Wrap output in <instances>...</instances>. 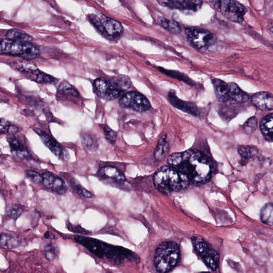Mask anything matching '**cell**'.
I'll return each mask as SVG.
<instances>
[{"mask_svg":"<svg viewBox=\"0 0 273 273\" xmlns=\"http://www.w3.org/2000/svg\"><path fill=\"white\" fill-rule=\"evenodd\" d=\"M168 166L174 168L187 186L190 183L199 185L207 182L211 177L212 168L206 156L196 150L171 154Z\"/></svg>","mask_w":273,"mask_h":273,"instance_id":"6da1fadb","label":"cell"},{"mask_svg":"<svg viewBox=\"0 0 273 273\" xmlns=\"http://www.w3.org/2000/svg\"><path fill=\"white\" fill-rule=\"evenodd\" d=\"M74 239L98 258H106L114 264L119 265L125 259L135 260L136 258L135 254L127 249L109 244L96 239L76 235Z\"/></svg>","mask_w":273,"mask_h":273,"instance_id":"7a4b0ae2","label":"cell"},{"mask_svg":"<svg viewBox=\"0 0 273 273\" xmlns=\"http://www.w3.org/2000/svg\"><path fill=\"white\" fill-rule=\"evenodd\" d=\"M181 256L179 245L173 241H166L157 248L154 256L156 269L160 273H167L177 265Z\"/></svg>","mask_w":273,"mask_h":273,"instance_id":"3957f363","label":"cell"},{"mask_svg":"<svg viewBox=\"0 0 273 273\" xmlns=\"http://www.w3.org/2000/svg\"><path fill=\"white\" fill-rule=\"evenodd\" d=\"M153 181L157 190L166 194L183 190L187 187L179 173L169 166L159 168L155 173Z\"/></svg>","mask_w":273,"mask_h":273,"instance_id":"277c9868","label":"cell"},{"mask_svg":"<svg viewBox=\"0 0 273 273\" xmlns=\"http://www.w3.org/2000/svg\"><path fill=\"white\" fill-rule=\"evenodd\" d=\"M130 85V81L125 77H115L110 80L98 78L93 82V89L100 98L112 101L121 95Z\"/></svg>","mask_w":273,"mask_h":273,"instance_id":"5b68a950","label":"cell"},{"mask_svg":"<svg viewBox=\"0 0 273 273\" xmlns=\"http://www.w3.org/2000/svg\"><path fill=\"white\" fill-rule=\"evenodd\" d=\"M0 52L1 54L18 56L27 60L35 59L40 55L37 47L31 43H23L8 39H1Z\"/></svg>","mask_w":273,"mask_h":273,"instance_id":"8992f818","label":"cell"},{"mask_svg":"<svg viewBox=\"0 0 273 273\" xmlns=\"http://www.w3.org/2000/svg\"><path fill=\"white\" fill-rule=\"evenodd\" d=\"M89 19L101 33L108 39L115 40L119 39L123 33L121 24L102 14H91Z\"/></svg>","mask_w":273,"mask_h":273,"instance_id":"52a82bcc","label":"cell"},{"mask_svg":"<svg viewBox=\"0 0 273 273\" xmlns=\"http://www.w3.org/2000/svg\"><path fill=\"white\" fill-rule=\"evenodd\" d=\"M211 3L225 18L235 23H242L247 12L243 5L236 1L223 0L212 1Z\"/></svg>","mask_w":273,"mask_h":273,"instance_id":"ba28073f","label":"cell"},{"mask_svg":"<svg viewBox=\"0 0 273 273\" xmlns=\"http://www.w3.org/2000/svg\"><path fill=\"white\" fill-rule=\"evenodd\" d=\"M185 33L189 43L197 50L207 49L216 43V36L211 31L202 28H187Z\"/></svg>","mask_w":273,"mask_h":273,"instance_id":"9c48e42d","label":"cell"},{"mask_svg":"<svg viewBox=\"0 0 273 273\" xmlns=\"http://www.w3.org/2000/svg\"><path fill=\"white\" fill-rule=\"evenodd\" d=\"M119 104L123 107L138 112H143L151 108V104L143 94L136 91H130L125 93L120 98Z\"/></svg>","mask_w":273,"mask_h":273,"instance_id":"30bf717a","label":"cell"},{"mask_svg":"<svg viewBox=\"0 0 273 273\" xmlns=\"http://www.w3.org/2000/svg\"><path fill=\"white\" fill-rule=\"evenodd\" d=\"M98 177L110 184L123 186L126 182L124 175L117 168L112 166H106L100 169L97 173Z\"/></svg>","mask_w":273,"mask_h":273,"instance_id":"8fae6325","label":"cell"},{"mask_svg":"<svg viewBox=\"0 0 273 273\" xmlns=\"http://www.w3.org/2000/svg\"><path fill=\"white\" fill-rule=\"evenodd\" d=\"M44 144L57 157L61 160L66 162L70 159V155L67 151L62 146L48 134L45 131L40 129L35 130Z\"/></svg>","mask_w":273,"mask_h":273,"instance_id":"7c38bea8","label":"cell"},{"mask_svg":"<svg viewBox=\"0 0 273 273\" xmlns=\"http://www.w3.org/2000/svg\"><path fill=\"white\" fill-rule=\"evenodd\" d=\"M18 70L30 79L37 82L49 83L55 80L54 77L41 72L35 65L29 63L22 62L18 67Z\"/></svg>","mask_w":273,"mask_h":273,"instance_id":"4fadbf2b","label":"cell"},{"mask_svg":"<svg viewBox=\"0 0 273 273\" xmlns=\"http://www.w3.org/2000/svg\"><path fill=\"white\" fill-rule=\"evenodd\" d=\"M43 177V184L47 188L53 191L59 195H64L67 190L65 182L61 178L53 173L46 172L42 174Z\"/></svg>","mask_w":273,"mask_h":273,"instance_id":"5bb4252c","label":"cell"},{"mask_svg":"<svg viewBox=\"0 0 273 273\" xmlns=\"http://www.w3.org/2000/svg\"><path fill=\"white\" fill-rule=\"evenodd\" d=\"M161 6L170 8L182 10V11H189L197 12L202 7L203 2L201 1H157Z\"/></svg>","mask_w":273,"mask_h":273,"instance_id":"9a60e30c","label":"cell"},{"mask_svg":"<svg viewBox=\"0 0 273 273\" xmlns=\"http://www.w3.org/2000/svg\"><path fill=\"white\" fill-rule=\"evenodd\" d=\"M168 99L172 106L175 108L186 112L198 117L200 115V112L195 104L191 102L183 101L178 98L174 91H171L168 93Z\"/></svg>","mask_w":273,"mask_h":273,"instance_id":"2e32d148","label":"cell"},{"mask_svg":"<svg viewBox=\"0 0 273 273\" xmlns=\"http://www.w3.org/2000/svg\"><path fill=\"white\" fill-rule=\"evenodd\" d=\"M251 102L261 111H270L273 109V94L270 92H257L252 96Z\"/></svg>","mask_w":273,"mask_h":273,"instance_id":"e0dca14e","label":"cell"},{"mask_svg":"<svg viewBox=\"0 0 273 273\" xmlns=\"http://www.w3.org/2000/svg\"><path fill=\"white\" fill-rule=\"evenodd\" d=\"M26 240L22 236L7 233H2L0 239V245L3 249H14L24 246Z\"/></svg>","mask_w":273,"mask_h":273,"instance_id":"ac0fdd59","label":"cell"},{"mask_svg":"<svg viewBox=\"0 0 273 273\" xmlns=\"http://www.w3.org/2000/svg\"><path fill=\"white\" fill-rule=\"evenodd\" d=\"M7 141L14 155L20 159H30V155L29 151L14 135H9L7 137Z\"/></svg>","mask_w":273,"mask_h":273,"instance_id":"d6986e66","label":"cell"},{"mask_svg":"<svg viewBox=\"0 0 273 273\" xmlns=\"http://www.w3.org/2000/svg\"><path fill=\"white\" fill-rule=\"evenodd\" d=\"M228 85L229 101L236 103H243L247 102L249 96L235 83H229Z\"/></svg>","mask_w":273,"mask_h":273,"instance_id":"ffe728a7","label":"cell"},{"mask_svg":"<svg viewBox=\"0 0 273 273\" xmlns=\"http://www.w3.org/2000/svg\"><path fill=\"white\" fill-rule=\"evenodd\" d=\"M212 83L215 93L219 101L223 103L229 101L228 84L218 78H214Z\"/></svg>","mask_w":273,"mask_h":273,"instance_id":"44dd1931","label":"cell"},{"mask_svg":"<svg viewBox=\"0 0 273 273\" xmlns=\"http://www.w3.org/2000/svg\"><path fill=\"white\" fill-rule=\"evenodd\" d=\"M192 240L194 250L199 256L202 257V258L212 249V245L201 236H194Z\"/></svg>","mask_w":273,"mask_h":273,"instance_id":"7402d4cb","label":"cell"},{"mask_svg":"<svg viewBox=\"0 0 273 273\" xmlns=\"http://www.w3.org/2000/svg\"><path fill=\"white\" fill-rule=\"evenodd\" d=\"M260 128L265 139L273 142V113L267 115L262 120Z\"/></svg>","mask_w":273,"mask_h":273,"instance_id":"603a6c76","label":"cell"},{"mask_svg":"<svg viewBox=\"0 0 273 273\" xmlns=\"http://www.w3.org/2000/svg\"><path fill=\"white\" fill-rule=\"evenodd\" d=\"M169 152V145L167 141V136H162L157 143L155 151L154 156L157 160H164Z\"/></svg>","mask_w":273,"mask_h":273,"instance_id":"cb8c5ba5","label":"cell"},{"mask_svg":"<svg viewBox=\"0 0 273 273\" xmlns=\"http://www.w3.org/2000/svg\"><path fill=\"white\" fill-rule=\"evenodd\" d=\"M7 38L15 41L20 42L23 43H30L33 38L25 31L18 30L12 29L7 31Z\"/></svg>","mask_w":273,"mask_h":273,"instance_id":"d4e9b609","label":"cell"},{"mask_svg":"<svg viewBox=\"0 0 273 273\" xmlns=\"http://www.w3.org/2000/svg\"><path fill=\"white\" fill-rule=\"evenodd\" d=\"M239 154L243 161V165H245L253 159L258 154V151L254 147L243 146L239 149Z\"/></svg>","mask_w":273,"mask_h":273,"instance_id":"484cf974","label":"cell"},{"mask_svg":"<svg viewBox=\"0 0 273 273\" xmlns=\"http://www.w3.org/2000/svg\"><path fill=\"white\" fill-rule=\"evenodd\" d=\"M158 22L163 28L169 31L170 33L174 34L181 33V26L176 21L168 19L164 17H160L158 18Z\"/></svg>","mask_w":273,"mask_h":273,"instance_id":"4316f807","label":"cell"},{"mask_svg":"<svg viewBox=\"0 0 273 273\" xmlns=\"http://www.w3.org/2000/svg\"><path fill=\"white\" fill-rule=\"evenodd\" d=\"M159 70L164 74L171 77L176 78L178 80L182 81L186 83L187 85L193 86L195 83L192 81L190 78H189L186 75L180 72L168 70L164 68L159 67Z\"/></svg>","mask_w":273,"mask_h":273,"instance_id":"83f0119b","label":"cell"},{"mask_svg":"<svg viewBox=\"0 0 273 273\" xmlns=\"http://www.w3.org/2000/svg\"><path fill=\"white\" fill-rule=\"evenodd\" d=\"M260 217L262 223L273 225V203H268L262 208Z\"/></svg>","mask_w":273,"mask_h":273,"instance_id":"f1b7e54d","label":"cell"},{"mask_svg":"<svg viewBox=\"0 0 273 273\" xmlns=\"http://www.w3.org/2000/svg\"><path fill=\"white\" fill-rule=\"evenodd\" d=\"M204 263L213 271L216 270L219 266L220 257L217 251L212 249L203 258Z\"/></svg>","mask_w":273,"mask_h":273,"instance_id":"f546056e","label":"cell"},{"mask_svg":"<svg viewBox=\"0 0 273 273\" xmlns=\"http://www.w3.org/2000/svg\"><path fill=\"white\" fill-rule=\"evenodd\" d=\"M25 212V207L22 205L10 204L6 208V214L8 217L15 220Z\"/></svg>","mask_w":273,"mask_h":273,"instance_id":"4dcf8cb0","label":"cell"},{"mask_svg":"<svg viewBox=\"0 0 273 273\" xmlns=\"http://www.w3.org/2000/svg\"><path fill=\"white\" fill-rule=\"evenodd\" d=\"M60 91L62 93L69 96L77 97L79 95V92L77 89L66 81H63L61 83Z\"/></svg>","mask_w":273,"mask_h":273,"instance_id":"1f68e13d","label":"cell"},{"mask_svg":"<svg viewBox=\"0 0 273 273\" xmlns=\"http://www.w3.org/2000/svg\"><path fill=\"white\" fill-rule=\"evenodd\" d=\"M81 143L84 148L89 150L96 148V141L93 136L89 133H85L81 136Z\"/></svg>","mask_w":273,"mask_h":273,"instance_id":"d6a6232c","label":"cell"},{"mask_svg":"<svg viewBox=\"0 0 273 273\" xmlns=\"http://www.w3.org/2000/svg\"><path fill=\"white\" fill-rule=\"evenodd\" d=\"M71 184L72 187L75 189L78 195L85 198H91L93 197L91 192L87 191L73 178L71 181Z\"/></svg>","mask_w":273,"mask_h":273,"instance_id":"836d02e7","label":"cell"},{"mask_svg":"<svg viewBox=\"0 0 273 273\" xmlns=\"http://www.w3.org/2000/svg\"><path fill=\"white\" fill-rule=\"evenodd\" d=\"M258 120L256 117L249 118L243 125L244 132L248 135L253 133L257 128Z\"/></svg>","mask_w":273,"mask_h":273,"instance_id":"e575fe53","label":"cell"},{"mask_svg":"<svg viewBox=\"0 0 273 273\" xmlns=\"http://www.w3.org/2000/svg\"><path fill=\"white\" fill-rule=\"evenodd\" d=\"M45 253L46 258L52 261L56 258L59 254L57 246L52 243L46 244L45 247Z\"/></svg>","mask_w":273,"mask_h":273,"instance_id":"d590c367","label":"cell"},{"mask_svg":"<svg viewBox=\"0 0 273 273\" xmlns=\"http://www.w3.org/2000/svg\"><path fill=\"white\" fill-rule=\"evenodd\" d=\"M0 130H1V134L10 133L11 135H14V133L17 132L18 129L16 127L10 124L6 120L1 119Z\"/></svg>","mask_w":273,"mask_h":273,"instance_id":"8d00e7d4","label":"cell"},{"mask_svg":"<svg viewBox=\"0 0 273 273\" xmlns=\"http://www.w3.org/2000/svg\"><path fill=\"white\" fill-rule=\"evenodd\" d=\"M105 136L110 143L114 144L117 139V133L106 125H103Z\"/></svg>","mask_w":273,"mask_h":273,"instance_id":"74e56055","label":"cell"},{"mask_svg":"<svg viewBox=\"0 0 273 273\" xmlns=\"http://www.w3.org/2000/svg\"><path fill=\"white\" fill-rule=\"evenodd\" d=\"M25 174L31 182L36 183V184L43 182V175L37 172L31 170H27L25 171Z\"/></svg>","mask_w":273,"mask_h":273,"instance_id":"f35d334b","label":"cell"},{"mask_svg":"<svg viewBox=\"0 0 273 273\" xmlns=\"http://www.w3.org/2000/svg\"><path fill=\"white\" fill-rule=\"evenodd\" d=\"M67 227L68 229L73 233L86 235L91 234L90 231L86 230L79 225H74L70 223H68L67 224Z\"/></svg>","mask_w":273,"mask_h":273,"instance_id":"ab89813d","label":"cell"},{"mask_svg":"<svg viewBox=\"0 0 273 273\" xmlns=\"http://www.w3.org/2000/svg\"><path fill=\"white\" fill-rule=\"evenodd\" d=\"M45 238L46 239H54L55 238V236L53 234L50 233L49 232H46L44 235Z\"/></svg>","mask_w":273,"mask_h":273,"instance_id":"60d3db41","label":"cell"},{"mask_svg":"<svg viewBox=\"0 0 273 273\" xmlns=\"http://www.w3.org/2000/svg\"><path fill=\"white\" fill-rule=\"evenodd\" d=\"M267 27L273 34V20L270 21V22L268 23Z\"/></svg>","mask_w":273,"mask_h":273,"instance_id":"b9f144b4","label":"cell"},{"mask_svg":"<svg viewBox=\"0 0 273 273\" xmlns=\"http://www.w3.org/2000/svg\"><path fill=\"white\" fill-rule=\"evenodd\" d=\"M211 273L208 272H201V273Z\"/></svg>","mask_w":273,"mask_h":273,"instance_id":"7bdbcfd3","label":"cell"},{"mask_svg":"<svg viewBox=\"0 0 273 273\" xmlns=\"http://www.w3.org/2000/svg\"><path fill=\"white\" fill-rule=\"evenodd\" d=\"M106 273H112L111 272H106Z\"/></svg>","mask_w":273,"mask_h":273,"instance_id":"ee69618b","label":"cell"}]
</instances>
